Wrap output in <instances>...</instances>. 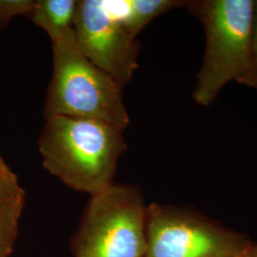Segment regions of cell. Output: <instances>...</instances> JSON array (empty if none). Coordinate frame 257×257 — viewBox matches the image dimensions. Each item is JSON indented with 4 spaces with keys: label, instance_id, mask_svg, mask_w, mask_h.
<instances>
[{
    "label": "cell",
    "instance_id": "1",
    "mask_svg": "<svg viewBox=\"0 0 257 257\" xmlns=\"http://www.w3.org/2000/svg\"><path fill=\"white\" fill-rule=\"evenodd\" d=\"M38 139L44 168L62 183L91 196L112 185L123 132L99 120L56 115L46 118Z\"/></svg>",
    "mask_w": 257,
    "mask_h": 257
},
{
    "label": "cell",
    "instance_id": "2",
    "mask_svg": "<svg viewBox=\"0 0 257 257\" xmlns=\"http://www.w3.org/2000/svg\"><path fill=\"white\" fill-rule=\"evenodd\" d=\"M54 71L44 105L45 119L61 115L99 120L124 132L130 116L123 87L84 55L74 29L52 41Z\"/></svg>",
    "mask_w": 257,
    "mask_h": 257
},
{
    "label": "cell",
    "instance_id": "3",
    "mask_svg": "<svg viewBox=\"0 0 257 257\" xmlns=\"http://www.w3.org/2000/svg\"><path fill=\"white\" fill-rule=\"evenodd\" d=\"M253 6L252 0L188 1L186 7L199 20L206 37L193 92L198 105H211L228 83H241L248 74Z\"/></svg>",
    "mask_w": 257,
    "mask_h": 257
},
{
    "label": "cell",
    "instance_id": "4",
    "mask_svg": "<svg viewBox=\"0 0 257 257\" xmlns=\"http://www.w3.org/2000/svg\"><path fill=\"white\" fill-rule=\"evenodd\" d=\"M147 206L138 186L110 185L91 196L74 257H145Z\"/></svg>",
    "mask_w": 257,
    "mask_h": 257
},
{
    "label": "cell",
    "instance_id": "5",
    "mask_svg": "<svg viewBox=\"0 0 257 257\" xmlns=\"http://www.w3.org/2000/svg\"><path fill=\"white\" fill-rule=\"evenodd\" d=\"M145 257H220L250 241L197 211L171 205L147 206Z\"/></svg>",
    "mask_w": 257,
    "mask_h": 257
},
{
    "label": "cell",
    "instance_id": "6",
    "mask_svg": "<svg viewBox=\"0 0 257 257\" xmlns=\"http://www.w3.org/2000/svg\"><path fill=\"white\" fill-rule=\"evenodd\" d=\"M74 34L84 55L124 87L138 69L140 44L123 27L109 1H77Z\"/></svg>",
    "mask_w": 257,
    "mask_h": 257
},
{
    "label": "cell",
    "instance_id": "7",
    "mask_svg": "<svg viewBox=\"0 0 257 257\" xmlns=\"http://www.w3.org/2000/svg\"><path fill=\"white\" fill-rule=\"evenodd\" d=\"M26 193L0 154V257H9L19 236Z\"/></svg>",
    "mask_w": 257,
    "mask_h": 257
},
{
    "label": "cell",
    "instance_id": "8",
    "mask_svg": "<svg viewBox=\"0 0 257 257\" xmlns=\"http://www.w3.org/2000/svg\"><path fill=\"white\" fill-rule=\"evenodd\" d=\"M180 0H123L109 1L110 7L132 37L138 34L158 16L170 10L186 6Z\"/></svg>",
    "mask_w": 257,
    "mask_h": 257
},
{
    "label": "cell",
    "instance_id": "9",
    "mask_svg": "<svg viewBox=\"0 0 257 257\" xmlns=\"http://www.w3.org/2000/svg\"><path fill=\"white\" fill-rule=\"evenodd\" d=\"M76 4L74 0H36L28 18L54 41L73 29Z\"/></svg>",
    "mask_w": 257,
    "mask_h": 257
},
{
    "label": "cell",
    "instance_id": "10",
    "mask_svg": "<svg viewBox=\"0 0 257 257\" xmlns=\"http://www.w3.org/2000/svg\"><path fill=\"white\" fill-rule=\"evenodd\" d=\"M36 0H0V29L6 27L18 16L29 17Z\"/></svg>",
    "mask_w": 257,
    "mask_h": 257
},
{
    "label": "cell",
    "instance_id": "11",
    "mask_svg": "<svg viewBox=\"0 0 257 257\" xmlns=\"http://www.w3.org/2000/svg\"><path fill=\"white\" fill-rule=\"evenodd\" d=\"M257 82V1H254L250 40V66L248 73L240 84L254 88Z\"/></svg>",
    "mask_w": 257,
    "mask_h": 257
},
{
    "label": "cell",
    "instance_id": "12",
    "mask_svg": "<svg viewBox=\"0 0 257 257\" xmlns=\"http://www.w3.org/2000/svg\"><path fill=\"white\" fill-rule=\"evenodd\" d=\"M220 257H257V244L250 241L246 247L240 249L237 252L227 256Z\"/></svg>",
    "mask_w": 257,
    "mask_h": 257
},
{
    "label": "cell",
    "instance_id": "13",
    "mask_svg": "<svg viewBox=\"0 0 257 257\" xmlns=\"http://www.w3.org/2000/svg\"><path fill=\"white\" fill-rule=\"evenodd\" d=\"M254 88H256V89H257V82H256V84H255V86H254Z\"/></svg>",
    "mask_w": 257,
    "mask_h": 257
}]
</instances>
